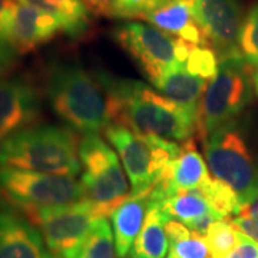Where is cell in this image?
Returning <instances> with one entry per match:
<instances>
[{
	"instance_id": "cell-23",
	"label": "cell",
	"mask_w": 258,
	"mask_h": 258,
	"mask_svg": "<svg viewBox=\"0 0 258 258\" xmlns=\"http://www.w3.org/2000/svg\"><path fill=\"white\" fill-rule=\"evenodd\" d=\"M115 238L105 217L96 218L72 258H115Z\"/></svg>"
},
{
	"instance_id": "cell-29",
	"label": "cell",
	"mask_w": 258,
	"mask_h": 258,
	"mask_svg": "<svg viewBox=\"0 0 258 258\" xmlns=\"http://www.w3.org/2000/svg\"><path fill=\"white\" fill-rule=\"evenodd\" d=\"M162 0H118L116 18L142 19Z\"/></svg>"
},
{
	"instance_id": "cell-25",
	"label": "cell",
	"mask_w": 258,
	"mask_h": 258,
	"mask_svg": "<svg viewBox=\"0 0 258 258\" xmlns=\"http://www.w3.org/2000/svg\"><path fill=\"white\" fill-rule=\"evenodd\" d=\"M241 232L232 222L218 220L212 222L204 234V240L210 251L211 258H227L240 241Z\"/></svg>"
},
{
	"instance_id": "cell-1",
	"label": "cell",
	"mask_w": 258,
	"mask_h": 258,
	"mask_svg": "<svg viewBox=\"0 0 258 258\" xmlns=\"http://www.w3.org/2000/svg\"><path fill=\"white\" fill-rule=\"evenodd\" d=\"M96 79L106 95L111 123H122L137 132L175 142L192 138L198 125V111L134 79L105 72L96 75Z\"/></svg>"
},
{
	"instance_id": "cell-12",
	"label": "cell",
	"mask_w": 258,
	"mask_h": 258,
	"mask_svg": "<svg viewBox=\"0 0 258 258\" xmlns=\"http://www.w3.org/2000/svg\"><path fill=\"white\" fill-rule=\"evenodd\" d=\"M40 115L42 99L33 83L25 78L0 76V144L35 125Z\"/></svg>"
},
{
	"instance_id": "cell-20",
	"label": "cell",
	"mask_w": 258,
	"mask_h": 258,
	"mask_svg": "<svg viewBox=\"0 0 258 258\" xmlns=\"http://www.w3.org/2000/svg\"><path fill=\"white\" fill-rule=\"evenodd\" d=\"M165 212L157 201H151L145 221L131 249L132 258H165L169 248L165 225L168 222Z\"/></svg>"
},
{
	"instance_id": "cell-15",
	"label": "cell",
	"mask_w": 258,
	"mask_h": 258,
	"mask_svg": "<svg viewBox=\"0 0 258 258\" xmlns=\"http://www.w3.org/2000/svg\"><path fill=\"white\" fill-rule=\"evenodd\" d=\"M43 237L35 225L10 211H0V258H45Z\"/></svg>"
},
{
	"instance_id": "cell-2",
	"label": "cell",
	"mask_w": 258,
	"mask_h": 258,
	"mask_svg": "<svg viewBox=\"0 0 258 258\" xmlns=\"http://www.w3.org/2000/svg\"><path fill=\"white\" fill-rule=\"evenodd\" d=\"M47 101L55 113L78 132L99 134L111 125L105 91L81 64L55 62L45 75Z\"/></svg>"
},
{
	"instance_id": "cell-11",
	"label": "cell",
	"mask_w": 258,
	"mask_h": 258,
	"mask_svg": "<svg viewBox=\"0 0 258 258\" xmlns=\"http://www.w3.org/2000/svg\"><path fill=\"white\" fill-rule=\"evenodd\" d=\"M191 9L220 60L240 56L238 42L244 25L240 0H181Z\"/></svg>"
},
{
	"instance_id": "cell-16",
	"label": "cell",
	"mask_w": 258,
	"mask_h": 258,
	"mask_svg": "<svg viewBox=\"0 0 258 258\" xmlns=\"http://www.w3.org/2000/svg\"><path fill=\"white\" fill-rule=\"evenodd\" d=\"M142 19L176 39L198 46H211L191 9L181 0H162Z\"/></svg>"
},
{
	"instance_id": "cell-33",
	"label": "cell",
	"mask_w": 258,
	"mask_h": 258,
	"mask_svg": "<svg viewBox=\"0 0 258 258\" xmlns=\"http://www.w3.org/2000/svg\"><path fill=\"white\" fill-rule=\"evenodd\" d=\"M252 81H254V89H255L258 96V64L257 68L254 69V72H252Z\"/></svg>"
},
{
	"instance_id": "cell-6",
	"label": "cell",
	"mask_w": 258,
	"mask_h": 258,
	"mask_svg": "<svg viewBox=\"0 0 258 258\" xmlns=\"http://www.w3.org/2000/svg\"><path fill=\"white\" fill-rule=\"evenodd\" d=\"M79 161L85 200L99 217L106 218L131 197L128 175L119 157L99 134H86L79 141Z\"/></svg>"
},
{
	"instance_id": "cell-32",
	"label": "cell",
	"mask_w": 258,
	"mask_h": 258,
	"mask_svg": "<svg viewBox=\"0 0 258 258\" xmlns=\"http://www.w3.org/2000/svg\"><path fill=\"white\" fill-rule=\"evenodd\" d=\"M242 212H247L248 215H251L252 218H255V220H258V200L257 201H254L252 204H249L248 207L244 210Z\"/></svg>"
},
{
	"instance_id": "cell-31",
	"label": "cell",
	"mask_w": 258,
	"mask_h": 258,
	"mask_svg": "<svg viewBox=\"0 0 258 258\" xmlns=\"http://www.w3.org/2000/svg\"><path fill=\"white\" fill-rule=\"evenodd\" d=\"M227 258H258V244L241 232L237 247L231 251Z\"/></svg>"
},
{
	"instance_id": "cell-27",
	"label": "cell",
	"mask_w": 258,
	"mask_h": 258,
	"mask_svg": "<svg viewBox=\"0 0 258 258\" xmlns=\"http://www.w3.org/2000/svg\"><path fill=\"white\" fill-rule=\"evenodd\" d=\"M238 53L249 64H258V2L251 6L244 18L238 42Z\"/></svg>"
},
{
	"instance_id": "cell-28",
	"label": "cell",
	"mask_w": 258,
	"mask_h": 258,
	"mask_svg": "<svg viewBox=\"0 0 258 258\" xmlns=\"http://www.w3.org/2000/svg\"><path fill=\"white\" fill-rule=\"evenodd\" d=\"M13 2L15 0H0V76L9 72L19 56L9 37L10 12Z\"/></svg>"
},
{
	"instance_id": "cell-26",
	"label": "cell",
	"mask_w": 258,
	"mask_h": 258,
	"mask_svg": "<svg viewBox=\"0 0 258 258\" xmlns=\"http://www.w3.org/2000/svg\"><path fill=\"white\" fill-rule=\"evenodd\" d=\"M184 68L189 74L200 76L207 82H211L220 68V57L211 46L194 45L185 60Z\"/></svg>"
},
{
	"instance_id": "cell-13",
	"label": "cell",
	"mask_w": 258,
	"mask_h": 258,
	"mask_svg": "<svg viewBox=\"0 0 258 258\" xmlns=\"http://www.w3.org/2000/svg\"><path fill=\"white\" fill-rule=\"evenodd\" d=\"M211 178L203 155L195 149L194 138L186 139L179 157L162 171L149 191L151 201H162L168 197L186 189H197Z\"/></svg>"
},
{
	"instance_id": "cell-4",
	"label": "cell",
	"mask_w": 258,
	"mask_h": 258,
	"mask_svg": "<svg viewBox=\"0 0 258 258\" xmlns=\"http://www.w3.org/2000/svg\"><path fill=\"white\" fill-rule=\"evenodd\" d=\"M214 178L235 191L244 210L258 200V137L240 118L203 138Z\"/></svg>"
},
{
	"instance_id": "cell-21",
	"label": "cell",
	"mask_w": 258,
	"mask_h": 258,
	"mask_svg": "<svg viewBox=\"0 0 258 258\" xmlns=\"http://www.w3.org/2000/svg\"><path fill=\"white\" fill-rule=\"evenodd\" d=\"M52 15L68 36L81 37L89 28V10L82 0H19Z\"/></svg>"
},
{
	"instance_id": "cell-24",
	"label": "cell",
	"mask_w": 258,
	"mask_h": 258,
	"mask_svg": "<svg viewBox=\"0 0 258 258\" xmlns=\"http://www.w3.org/2000/svg\"><path fill=\"white\" fill-rule=\"evenodd\" d=\"M197 189L205 197L211 210L220 220H225L230 215H240L244 211L235 191L217 178H208Z\"/></svg>"
},
{
	"instance_id": "cell-14",
	"label": "cell",
	"mask_w": 258,
	"mask_h": 258,
	"mask_svg": "<svg viewBox=\"0 0 258 258\" xmlns=\"http://www.w3.org/2000/svg\"><path fill=\"white\" fill-rule=\"evenodd\" d=\"M62 30L60 23L45 10L13 2L10 12L9 37L18 55H26L50 42Z\"/></svg>"
},
{
	"instance_id": "cell-5",
	"label": "cell",
	"mask_w": 258,
	"mask_h": 258,
	"mask_svg": "<svg viewBox=\"0 0 258 258\" xmlns=\"http://www.w3.org/2000/svg\"><path fill=\"white\" fill-rule=\"evenodd\" d=\"M103 134L116 149L131 182V194H149L162 171L182 151L175 141L137 132L122 123H111Z\"/></svg>"
},
{
	"instance_id": "cell-8",
	"label": "cell",
	"mask_w": 258,
	"mask_h": 258,
	"mask_svg": "<svg viewBox=\"0 0 258 258\" xmlns=\"http://www.w3.org/2000/svg\"><path fill=\"white\" fill-rule=\"evenodd\" d=\"M0 197L28 214L37 208L82 201L85 191L74 176L0 166Z\"/></svg>"
},
{
	"instance_id": "cell-17",
	"label": "cell",
	"mask_w": 258,
	"mask_h": 258,
	"mask_svg": "<svg viewBox=\"0 0 258 258\" xmlns=\"http://www.w3.org/2000/svg\"><path fill=\"white\" fill-rule=\"evenodd\" d=\"M158 204L168 218L182 222L201 235L207 232L212 222L220 220L198 189L176 192Z\"/></svg>"
},
{
	"instance_id": "cell-34",
	"label": "cell",
	"mask_w": 258,
	"mask_h": 258,
	"mask_svg": "<svg viewBox=\"0 0 258 258\" xmlns=\"http://www.w3.org/2000/svg\"><path fill=\"white\" fill-rule=\"evenodd\" d=\"M45 258H57V257H55V255H53V254H50V252H46Z\"/></svg>"
},
{
	"instance_id": "cell-22",
	"label": "cell",
	"mask_w": 258,
	"mask_h": 258,
	"mask_svg": "<svg viewBox=\"0 0 258 258\" xmlns=\"http://www.w3.org/2000/svg\"><path fill=\"white\" fill-rule=\"evenodd\" d=\"M165 230L169 241L166 258H208L210 251L204 235L171 218L166 222Z\"/></svg>"
},
{
	"instance_id": "cell-18",
	"label": "cell",
	"mask_w": 258,
	"mask_h": 258,
	"mask_svg": "<svg viewBox=\"0 0 258 258\" xmlns=\"http://www.w3.org/2000/svg\"><path fill=\"white\" fill-rule=\"evenodd\" d=\"M149 203V194H131L128 200H125L112 212L115 248L119 258H125L131 252L145 221Z\"/></svg>"
},
{
	"instance_id": "cell-30",
	"label": "cell",
	"mask_w": 258,
	"mask_h": 258,
	"mask_svg": "<svg viewBox=\"0 0 258 258\" xmlns=\"http://www.w3.org/2000/svg\"><path fill=\"white\" fill-rule=\"evenodd\" d=\"M89 13L101 18H116L118 0H82Z\"/></svg>"
},
{
	"instance_id": "cell-3",
	"label": "cell",
	"mask_w": 258,
	"mask_h": 258,
	"mask_svg": "<svg viewBox=\"0 0 258 258\" xmlns=\"http://www.w3.org/2000/svg\"><path fill=\"white\" fill-rule=\"evenodd\" d=\"M0 166L76 176L82 168L79 142L69 128L32 125L0 144Z\"/></svg>"
},
{
	"instance_id": "cell-10",
	"label": "cell",
	"mask_w": 258,
	"mask_h": 258,
	"mask_svg": "<svg viewBox=\"0 0 258 258\" xmlns=\"http://www.w3.org/2000/svg\"><path fill=\"white\" fill-rule=\"evenodd\" d=\"M113 37L152 83L157 82L166 69L178 63V39L152 25L131 22L116 29Z\"/></svg>"
},
{
	"instance_id": "cell-19",
	"label": "cell",
	"mask_w": 258,
	"mask_h": 258,
	"mask_svg": "<svg viewBox=\"0 0 258 258\" xmlns=\"http://www.w3.org/2000/svg\"><path fill=\"white\" fill-rule=\"evenodd\" d=\"M208 82L195 75L189 74L184 64L175 63L166 69L154 83L157 91L185 106L198 111Z\"/></svg>"
},
{
	"instance_id": "cell-7",
	"label": "cell",
	"mask_w": 258,
	"mask_h": 258,
	"mask_svg": "<svg viewBox=\"0 0 258 258\" xmlns=\"http://www.w3.org/2000/svg\"><path fill=\"white\" fill-rule=\"evenodd\" d=\"M252 64L241 56L220 60L215 78L207 86L200 108L197 132L204 138L240 118L252 99Z\"/></svg>"
},
{
	"instance_id": "cell-9",
	"label": "cell",
	"mask_w": 258,
	"mask_h": 258,
	"mask_svg": "<svg viewBox=\"0 0 258 258\" xmlns=\"http://www.w3.org/2000/svg\"><path fill=\"white\" fill-rule=\"evenodd\" d=\"M40 231L50 254L72 258L93 221L101 218L88 200L37 208L26 214Z\"/></svg>"
},
{
	"instance_id": "cell-35",
	"label": "cell",
	"mask_w": 258,
	"mask_h": 258,
	"mask_svg": "<svg viewBox=\"0 0 258 258\" xmlns=\"http://www.w3.org/2000/svg\"><path fill=\"white\" fill-rule=\"evenodd\" d=\"M129 258H132V257H129Z\"/></svg>"
}]
</instances>
